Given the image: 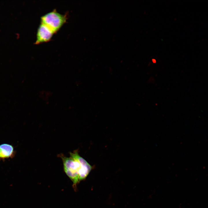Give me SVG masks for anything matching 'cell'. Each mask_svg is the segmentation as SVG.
Wrapping results in <instances>:
<instances>
[{
  "label": "cell",
  "mask_w": 208,
  "mask_h": 208,
  "mask_svg": "<svg viewBox=\"0 0 208 208\" xmlns=\"http://www.w3.org/2000/svg\"><path fill=\"white\" fill-rule=\"evenodd\" d=\"M70 157L60 155L62 160L64 171L74 185L85 179L92 169V166L81 157L78 151L70 153Z\"/></svg>",
  "instance_id": "cell-1"
},
{
  "label": "cell",
  "mask_w": 208,
  "mask_h": 208,
  "mask_svg": "<svg viewBox=\"0 0 208 208\" xmlns=\"http://www.w3.org/2000/svg\"><path fill=\"white\" fill-rule=\"evenodd\" d=\"M66 16L55 10L50 12L41 18V23L44 24L54 33L57 31L66 22Z\"/></svg>",
  "instance_id": "cell-2"
},
{
  "label": "cell",
  "mask_w": 208,
  "mask_h": 208,
  "mask_svg": "<svg viewBox=\"0 0 208 208\" xmlns=\"http://www.w3.org/2000/svg\"><path fill=\"white\" fill-rule=\"evenodd\" d=\"M54 33L47 26L41 23L38 29L35 44H38L48 41L51 39Z\"/></svg>",
  "instance_id": "cell-3"
},
{
  "label": "cell",
  "mask_w": 208,
  "mask_h": 208,
  "mask_svg": "<svg viewBox=\"0 0 208 208\" xmlns=\"http://www.w3.org/2000/svg\"><path fill=\"white\" fill-rule=\"evenodd\" d=\"M14 151L13 147L8 144L0 145V159H4L11 158L14 156Z\"/></svg>",
  "instance_id": "cell-4"
}]
</instances>
